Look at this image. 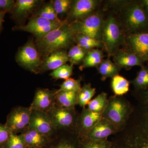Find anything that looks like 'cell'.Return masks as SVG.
Masks as SVG:
<instances>
[{
	"instance_id": "6da1fadb",
	"label": "cell",
	"mask_w": 148,
	"mask_h": 148,
	"mask_svg": "<svg viewBox=\"0 0 148 148\" xmlns=\"http://www.w3.org/2000/svg\"><path fill=\"white\" fill-rule=\"evenodd\" d=\"M75 42L74 33L66 20L60 27L36 39V45L44 59L53 51L65 50Z\"/></svg>"
},
{
	"instance_id": "7a4b0ae2",
	"label": "cell",
	"mask_w": 148,
	"mask_h": 148,
	"mask_svg": "<svg viewBox=\"0 0 148 148\" xmlns=\"http://www.w3.org/2000/svg\"><path fill=\"white\" fill-rule=\"evenodd\" d=\"M47 114L57 132L76 133L79 116L75 108H65L55 105Z\"/></svg>"
},
{
	"instance_id": "3957f363",
	"label": "cell",
	"mask_w": 148,
	"mask_h": 148,
	"mask_svg": "<svg viewBox=\"0 0 148 148\" xmlns=\"http://www.w3.org/2000/svg\"><path fill=\"white\" fill-rule=\"evenodd\" d=\"M130 113V109L128 103L122 98L115 96L109 100L108 104L102 114V117L118 128L125 123Z\"/></svg>"
},
{
	"instance_id": "277c9868",
	"label": "cell",
	"mask_w": 148,
	"mask_h": 148,
	"mask_svg": "<svg viewBox=\"0 0 148 148\" xmlns=\"http://www.w3.org/2000/svg\"><path fill=\"white\" fill-rule=\"evenodd\" d=\"M16 59L21 67L36 74H38L43 60L36 45L32 41L28 42L19 49Z\"/></svg>"
},
{
	"instance_id": "5b68a950",
	"label": "cell",
	"mask_w": 148,
	"mask_h": 148,
	"mask_svg": "<svg viewBox=\"0 0 148 148\" xmlns=\"http://www.w3.org/2000/svg\"><path fill=\"white\" fill-rule=\"evenodd\" d=\"M103 23L101 16L95 14L70 23V25L74 34H83L101 41L103 37Z\"/></svg>"
},
{
	"instance_id": "8992f818",
	"label": "cell",
	"mask_w": 148,
	"mask_h": 148,
	"mask_svg": "<svg viewBox=\"0 0 148 148\" xmlns=\"http://www.w3.org/2000/svg\"><path fill=\"white\" fill-rule=\"evenodd\" d=\"M31 112L30 107L17 106L13 108L7 117L5 126L12 134H21L29 128Z\"/></svg>"
},
{
	"instance_id": "52a82bcc",
	"label": "cell",
	"mask_w": 148,
	"mask_h": 148,
	"mask_svg": "<svg viewBox=\"0 0 148 148\" xmlns=\"http://www.w3.org/2000/svg\"><path fill=\"white\" fill-rule=\"evenodd\" d=\"M125 23L132 34L145 32L148 29V17L140 2L132 4L127 8Z\"/></svg>"
},
{
	"instance_id": "ba28073f",
	"label": "cell",
	"mask_w": 148,
	"mask_h": 148,
	"mask_svg": "<svg viewBox=\"0 0 148 148\" xmlns=\"http://www.w3.org/2000/svg\"><path fill=\"white\" fill-rule=\"evenodd\" d=\"M64 21L55 22L34 15L26 25L16 27L14 29L29 32L35 36L36 39L39 38L60 27Z\"/></svg>"
},
{
	"instance_id": "9c48e42d",
	"label": "cell",
	"mask_w": 148,
	"mask_h": 148,
	"mask_svg": "<svg viewBox=\"0 0 148 148\" xmlns=\"http://www.w3.org/2000/svg\"><path fill=\"white\" fill-rule=\"evenodd\" d=\"M102 39L109 52H112L121 42L120 29L116 19L113 16H110L103 23Z\"/></svg>"
},
{
	"instance_id": "30bf717a",
	"label": "cell",
	"mask_w": 148,
	"mask_h": 148,
	"mask_svg": "<svg viewBox=\"0 0 148 148\" xmlns=\"http://www.w3.org/2000/svg\"><path fill=\"white\" fill-rule=\"evenodd\" d=\"M29 128L34 129L51 139L57 135L47 113L32 110Z\"/></svg>"
},
{
	"instance_id": "8fae6325",
	"label": "cell",
	"mask_w": 148,
	"mask_h": 148,
	"mask_svg": "<svg viewBox=\"0 0 148 148\" xmlns=\"http://www.w3.org/2000/svg\"><path fill=\"white\" fill-rule=\"evenodd\" d=\"M125 148H148V116L130 130Z\"/></svg>"
},
{
	"instance_id": "7c38bea8",
	"label": "cell",
	"mask_w": 148,
	"mask_h": 148,
	"mask_svg": "<svg viewBox=\"0 0 148 148\" xmlns=\"http://www.w3.org/2000/svg\"><path fill=\"white\" fill-rule=\"evenodd\" d=\"M97 4V1L94 0H76L72 1L66 21L68 23L70 21V23H71L87 17L94 10Z\"/></svg>"
},
{
	"instance_id": "4fadbf2b",
	"label": "cell",
	"mask_w": 148,
	"mask_h": 148,
	"mask_svg": "<svg viewBox=\"0 0 148 148\" xmlns=\"http://www.w3.org/2000/svg\"><path fill=\"white\" fill-rule=\"evenodd\" d=\"M130 51L144 62H148V32L130 34L127 38Z\"/></svg>"
},
{
	"instance_id": "5bb4252c",
	"label": "cell",
	"mask_w": 148,
	"mask_h": 148,
	"mask_svg": "<svg viewBox=\"0 0 148 148\" xmlns=\"http://www.w3.org/2000/svg\"><path fill=\"white\" fill-rule=\"evenodd\" d=\"M56 105V90L38 88L35 92L34 99L30 108L47 113Z\"/></svg>"
},
{
	"instance_id": "9a60e30c",
	"label": "cell",
	"mask_w": 148,
	"mask_h": 148,
	"mask_svg": "<svg viewBox=\"0 0 148 148\" xmlns=\"http://www.w3.org/2000/svg\"><path fill=\"white\" fill-rule=\"evenodd\" d=\"M117 127L106 119H102L84 135L81 137H85L90 140L104 141L110 135L116 132Z\"/></svg>"
},
{
	"instance_id": "2e32d148",
	"label": "cell",
	"mask_w": 148,
	"mask_h": 148,
	"mask_svg": "<svg viewBox=\"0 0 148 148\" xmlns=\"http://www.w3.org/2000/svg\"><path fill=\"white\" fill-rule=\"evenodd\" d=\"M102 114L94 112L87 108H83L77 121L76 134L78 137L84 135L102 119Z\"/></svg>"
},
{
	"instance_id": "e0dca14e",
	"label": "cell",
	"mask_w": 148,
	"mask_h": 148,
	"mask_svg": "<svg viewBox=\"0 0 148 148\" xmlns=\"http://www.w3.org/2000/svg\"><path fill=\"white\" fill-rule=\"evenodd\" d=\"M69 61L68 53L65 50L53 51L42 60L39 70L38 74L50 70H54L66 64Z\"/></svg>"
},
{
	"instance_id": "ac0fdd59",
	"label": "cell",
	"mask_w": 148,
	"mask_h": 148,
	"mask_svg": "<svg viewBox=\"0 0 148 148\" xmlns=\"http://www.w3.org/2000/svg\"><path fill=\"white\" fill-rule=\"evenodd\" d=\"M27 148H45L51 139L34 129L28 128L21 132Z\"/></svg>"
},
{
	"instance_id": "d6986e66",
	"label": "cell",
	"mask_w": 148,
	"mask_h": 148,
	"mask_svg": "<svg viewBox=\"0 0 148 148\" xmlns=\"http://www.w3.org/2000/svg\"><path fill=\"white\" fill-rule=\"evenodd\" d=\"M42 2L38 0H17L12 14V18L19 21L27 17L38 8Z\"/></svg>"
},
{
	"instance_id": "ffe728a7",
	"label": "cell",
	"mask_w": 148,
	"mask_h": 148,
	"mask_svg": "<svg viewBox=\"0 0 148 148\" xmlns=\"http://www.w3.org/2000/svg\"><path fill=\"white\" fill-rule=\"evenodd\" d=\"M115 64L119 67L129 69L133 66H144V62L131 51L120 52L114 58Z\"/></svg>"
},
{
	"instance_id": "44dd1931",
	"label": "cell",
	"mask_w": 148,
	"mask_h": 148,
	"mask_svg": "<svg viewBox=\"0 0 148 148\" xmlns=\"http://www.w3.org/2000/svg\"><path fill=\"white\" fill-rule=\"evenodd\" d=\"M56 105L68 109L77 105V92L56 90Z\"/></svg>"
},
{
	"instance_id": "7402d4cb",
	"label": "cell",
	"mask_w": 148,
	"mask_h": 148,
	"mask_svg": "<svg viewBox=\"0 0 148 148\" xmlns=\"http://www.w3.org/2000/svg\"><path fill=\"white\" fill-rule=\"evenodd\" d=\"M119 67L108 58L103 60L97 66V69L102 76V79L105 80L108 78H112L115 76L118 75Z\"/></svg>"
},
{
	"instance_id": "603a6c76",
	"label": "cell",
	"mask_w": 148,
	"mask_h": 148,
	"mask_svg": "<svg viewBox=\"0 0 148 148\" xmlns=\"http://www.w3.org/2000/svg\"><path fill=\"white\" fill-rule=\"evenodd\" d=\"M103 52L100 49H92L88 51L79 69L82 70L86 68L97 67L103 61Z\"/></svg>"
},
{
	"instance_id": "cb8c5ba5",
	"label": "cell",
	"mask_w": 148,
	"mask_h": 148,
	"mask_svg": "<svg viewBox=\"0 0 148 148\" xmlns=\"http://www.w3.org/2000/svg\"><path fill=\"white\" fill-rule=\"evenodd\" d=\"M74 38L77 45L88 51L93 48L100 47L102 45L101 41L83 34H74Z\"/></svg>"
},
{
	"instance_id": "d4e9b609",
	"label": "cell",
	"mask_w": 148,
	"mask_h": 148,
	"mask_svg": "<svg viewBox=\"0 0 148 148\" xmlns=\"http://www.w3.org/2000/svg\"><path fill=\"white\" fill-rule=\"evenodd\" d=\"M65 132H57V135L51 139L45 148H76L72 139L65 136Z\"/></svg>"
},
{
	"instance_id": "484cf974",
	"label": "cell",
	"mask_w": 148,
	"mask_h": 148,
	"mask_svg": "<svg viewBox=\"0 0 148 148\" xmlns=\"http://www.w3.org/2000/svg\"><path fill=\"white\" fill-rule=\"evenodd\" d=\"M108 102L107 93L103 92L90 101L88 104L87 108L94 112L102 114L108 106Z\"/></svg>"
},
{
	"instance_id": "4316f807",
	"label": "cell",
	"mask_w": 148,
	"mask_h": 148,
	"mask_svg": "<svg viewBox=\"0 0 148 148\" xmlns=\"http://www.w3.org/2000/svg\"><path fill=\"white\" fill-rule=\"evenodd\" d=\"M96 89L91 86L90 83L85 84L77 92V105L85 108L95 95Z\"/></svg>"
},
{
	"instance_id": "83f0119b",
	"label": "cell",
	"mask_w": 148,
	"mask_h": 148,
	"mask_svg": "<svg viewBox=\"0 0 148 148\" xmlns=\"http://www.w3.org/2000/svg\"><path fill=\"white\" fill-rule=\"evenodd\" d=\"M111 84L112 89L116 96H121L129 91V81L119 75L112 78Z\"/></svg>"
},
{
	"instance_id": "f1b7e54d",
	"label": "cell",
	"mask_w": 148,
	"mask_h": 148,
	"mask_svg": "<svg viewBox=\"0 0 148 148\" xmlns=\"http://www.w3.org/2000/svg\"><path fill=\"white\" fill-rule=\"evenodd\" d=\"M34 15L55 22H60L63 21L58 17L51 1L46 4L41 8L37 9Z\"/></svg>"
},
{
	"instance_id": "f546056e",
	"label": "cell",
	"mask_w": 148,
	"mask_h": 148,
	"mask_svg": "<svg viewBox=\"0 0 148 148\" xmlns=\"http://www.w3.org/2000/svg\"><path fill=\"white\" fill-rule=\"evenodd\" d=\"M88 51L77 45L72 46L68 53L69 61L71 62V65L73 66L83 61Z\"/></svg>"
},
{
	"instance_id": "4dcf8cb0",
	"label": "cell",
	"mask_w": 148,
	"mask_h": 148,
	"mask_svg": "<svg viewBox=\"0 0 148 148\" xmlns=\"http://www.w3.org/2000/svg\"><path fill=\"white\" fill-rule=\"evenodd\" d=\"M135 88L138 89L148 88V68L142 67L135 79L131 82Z\"/></svg>"
},
{
	"instance_id": "1f68e13d",
	"label": "cell",
	"mask_w": 148,
	"mask_h": 148,
	"mask_svg": "<svg viewBox=\"0 0 148 148\" xmlns=\"http://www.w3.org/2000/svg\"><path fill=\"white\" fill-rule=\"evenodd\" d=\"M78 138L81 148H110V145L108 141L90 140L85 137Z\"/></svg>"
},
{
	"instance_id": "d6a6232c",
	"label": "cell",
	"mask_w": 148,
	"mask_h": 148,
	"mask_svg": "<svg viewBox=\"0 0 148 148\" xmlns=\"http://www.w3.org/2000/svg\"><path fill=\"white\" fill-rule=\"evenodd\" d=\"M73 73V66L66 64L53 70L50 75L54 79L66 80L70 77Z\"/></svg>"
},
{
	"instance_id": "836d02e7",
	"label": "cell",
	"mask_w": 148,
	"mask_h": 148,
	"mask_svg": "<svg viewBox=\"0 0 148 148\" xmlns=\"http://www.w3.org/2000/svg\"><path fill=\"white\" fill-rule=\"evenodd\" d=\"M81 81L69 78L60 85V91L78 92L81 88Z\"/></svg>"
},
{
	"instance_id": "e575fe53",
	"label": "cell",
	"mask_w": 148,
	"mask_h": 148,
	"mask_svg": "<svg viewBox=\"0 0 148 148\" xmlns=\"http://www.w3.org/2000/svg\"><path fill=\"white\" fill-rule=\"evenodd\" d=\"M51 2L58 16V15H62L69 12L72 1L70 0H55L51 1Z\"/></svg>"
},
{
	"instance_id": "d590c367",
	"label": "cell",
	"mask_w": 148,
	"mask_h": 148,
	"mask_svg": "<svg viewBox=\"0 0 148 148\" xmlns=\"http://www.w3.org/2000/svg\"><path fill=\"white\" fill-rule=\"evenodd\" d=\"M3 148H27L21 134H12Z\"/></svg>"
},
{
	"instance_id": "8d00e7d4",
	"label": "cell",
	"mask_w": 148,
	"mask_h": 148,
	"mask_svg": "<svg viewBox=\"0 0 148 148\" xmlns=\"http://www.w3.org/2000/svg\"><path fill=\"white\" fill-rule=\"evenodd\" d=\"M12 133L5 126L0 123V148H3Z\"/></svg>"
},
{
	"instance_id": "74e56055",
	"label": "cell",
	"mask_w": 148,
	"mask_h": 148,
	"mask_svg": "<svg viewBox=\"0 0 148 148\" xmlns=\"http://www.w3.org/2000/svg\"><path fill=\"white\" fill-rule=\"evenodd\" d=\"M16 5L13 0H0V12L12 14Z\"/></svg>"
},
{
	"instance_id": "f35d334b",
	"label": "cell",
	"mask_w": 148,
	"mask_h": 148,
	"mask_svg": "<svg viewBox=\"0 0 148 148\" xmlns=\"http://www.w3.org/2000/svg\"><path fill=\"white\" fill-rule=\"evenodd\" d=\"M140 2L148 17V0H143Z\"/></svg>"
},
{
	"instance_id": "ab89813d",
	"label": "cell",
	"mask_w": 148,
	"mask_h": 148,
	"mask_svg": "<svg viewBox=\"0 0 148 148\" xmlns=\"http://www.w3.org/2000/svg\"><path fill=\"white\" fill-rule=\"evenodd\" d=\"M5 13V12H0V34L3 30V23Z\"/></svg>"
},
{
	"instance_id": "60d3db41",
	"label": "cell",
	"mask_w": 148,
	"mask_h": 148,
	"mask_svg": "<svg viewBox=\"0 0 148 148\" xmlns=\"http://www.w3.org/2000/svg\"><path fill=\"white\" fill-rule=\"evenodd\" d=\"M147 102H148V97H147Z\"/></svg>"
}]
</instances>
